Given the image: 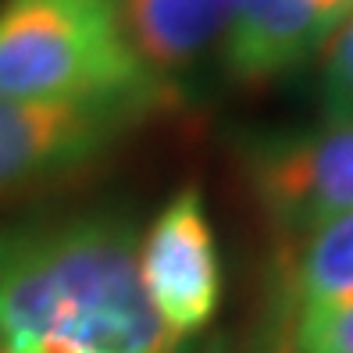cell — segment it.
<instances>
[{
  "instance_id": "cell-1",
  "label": "cell",
  "mask_w": 353,
  "mask_h": 353,
  "mask_svg": "<svg viewBox=\"0 0 353 353\" xmlns=\"http://www.w3.org/2000/svg\"><path fill=\"white\" fill-rule=\"evenodd\" d=\"M139 279L125 218L90 214L0 236V353H175Z\"/></svg>"
},
{
  "instance_id": "cell-2",
  "label": "cell",
  "mask_w": 353,
  "mask_h": 353,
  "mask_svg": "<svg viewBox=\"0 0 353 353\" xmlns=\"http://www.w3.org/2000/svg\"><path fill=\"white\" fill-rule=\"evenodd\" d=\"M0 97L164 103L172 93L136 65L114 0H4Z\"/></svg>"
},
{
  "instance_id": "cell-3",
  "label": "cell",
  "mask_w": 353,
  "mask_h": 353,
  "mask_svg": "<svg viewBox=\"0 0 353 353\" xmlns=\"http://www.w3.org/2000/svg\"><path fill=\"white\" fill-rule=\"evenodd\" d=\"M239 164L254 200L279 232L303 236L353 211V118L254 132L239 143Z\"/></svg>"
},
{
  "instance_id": "cell-4",
  "label": "cell",
  "mask_w": 353,
  "mask_h": 353,
  "mask_svg": "<svg viewBox=\"0 0 353 353\" xmlns=\"http://www.w3.org/2000/svg\"><path fill=\"white\" fill-rule=\"evenodd\" d=\"M157 108L154 100L0 97V196L86 168Z\"/></svg>"
},
{
  "instance_id": "cell-5",
  "label": "cell",
  "mask_w": 353,
  "mask_h": 353,
  "mask_svg": "<svg viewBox=\"0 0 353 353\" xmlns=\"http://www.w3.org/2000/svg\"><path fill=\"white\" fill-rule=\"evenodd\" d=\"M139 279L175 343L214 321L225 296V268L211 214L196 185L172 193L139 239Z\"/></svg>"
},
{
  "instance_id": "cell-6",
  "label": "cell",
  "mask_w": 353,
  "mask_h": 353,
  "mask_svg": "<svg viewBox=\"0 0 353 353\" xmlns=\"http://www.w3.org/2000/svg\"><path fill=\"white\" fill-rule=\"evenodd\" d=\"M236 0H114L118 29L136 57L161 90L193 72L221 39L232 22Z\"/></svg>"
},
{
  "instance_id": "cell-7",
  "label": "cell",
  "mask_w": 353,
  "mask_h": 353,
  "mask_svg": "<svg viewBox=\"0 0 353 353\" xmlns=\"http://www.w3.org/2000/svg\"><path fill=\"white\" fill-rule=\"evenodd\" d=\"M328 36L332 26L314 0H236L221 61L228 79L257 86L307 65Z\"/></svg>"
},
{
  "instance_id": "cell-8",
  "label": "cell",
  "mask_w": 353,
  "mask_h": 353,
  "mask_svg": "<svg viewBox=\"0 0 353 353\" xmlns=\"http://www.w3.org/2000/svg\"><path fill=\"white\" fill-rule=\"evenodd\" d=\"M293 296L303 307L353 296V211L336 214L300 236Z\"/></svg>"
},
{
  "instance_id": "cell-9",
  "label": "cell",
  "mask_w": 353,
  "mask_h": 353,
  "mask_svg": "<svg viewBox=\"0 0 353 353\" xmlns=\"http://www.w3.org/2000/svg\"><path fill=\"white\" fill-rule=\"evenodd\" d=\"M353 118V11L321 47V121Z\"/></svg>"
},
{
  "instance_id": "cell-10",
  "label": "cell",
  "mask_w": 353,
  "mask_h": 353,
  "mask_svg": "<svg viewBox=\"0 0 353 353\" xmlns=\"http://www.w3.org/2000/svg\"><path fill=\"white\" fill-rule=\"evenodd\" d=\"M296 353H353V296L303 307L296 321Z\"/></svg>"
},
{
  "instance_id": "cell-11",
  "label": "cell",
  "mask_w": 353,
  "mask_h": 353,
  "mask_svg": "<svg viewBox=\"0 0 353 353\" xmlns=\"http://www.w3.org/2000/svg\"><path fill=\"white\" fill-rule=\"evenodd\" d=\"M314 4H318V11L325 14V22H328L332 29H336L343 18L353 11V0H314Z\"/></svg>"
},
{
  "instance_id": "cell-12",
  "label": "cell",
  "mask_w": 353,
  "mask_h": 353,
  "mask_svg": "<svg viewBox=\"0 0 353 353\" xmlns=\"http://www.w3.org/2000/svg\"><path fill=\"white\" fill-rule=\"evenodd\" d=\"M36 353H57V350H36Z\"/></svg>"
},
{
  "instance_id": "cell-13",
  "label": "cell",
  "mask_w": 353,
  "mask_h": 353,
  "mask_svg": "<svg viewBox=\"0 0 353 353\" xmlns=\"http://www.w3.org/2000/svg\"><path fill=\"white\" fill-rule=\"evenodd\" d=\"M207 353H218V350H207Z\"/></svg>"
}]
</instances>
